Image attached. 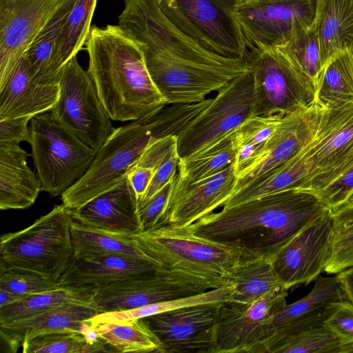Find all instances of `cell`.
I'll return each instance as SVG.
<instances>
[{
  "instance_id": "42",
  "label": "cell",
  "mask_w": 353,
  "mask_h": 353,
  "mask_svg": "<svg viewBox=\"0 0 353 353\" xmlns=\"http://www.w3.org/2000/svg\"><path fill=\"white\" fill-rule=\"evenodd\" d=\"M172 183L173 181L148 201L138 206L140 232L148 230L159 223L172 190Z\"/></svg>"
},
{
  "instance_id": "34",
  "label": "cell",
  "mask_w": 353,
  "mask_h": 353,
  "mask_svg": "<svg viewBox=\"0 0 353 353\" xmlns=\"http://www.w3.org/2000/svg\"><path fill=\"white\" fill-rule=\"evenodd\" d=\"M94 325L114 353H161V343L144 319Z\"/></svg>"
},
{
  "instance_id": "27",
  "label": "cell",
  "mask_w": 353,
  "mask_h": 353,
  "mask_svg": "<svg viewBox=\"0 0 353 353\" xmlns=\"http://www.w3.org/2000/svg\"><path fill=\"white\" fill-rule=\"evenodd\" d=\"M75 0H62L57 11L25 52L33 78L43 85L58 84L63 64L60 44Z\"/></svg>"
},
{
  "instance_id": "28",
  "label": "cell",
  "mask_w": 353,
  "mask_h": 353,
  "mask_svg": "<svg viewBox=\"0 0 353 353\" xmlns=\"http://www.w3.org/2000/svg\"><path fill=\"white\" fill-rule=\"evenodd\" d=\"M314 25L325 71L353 46V0H318Z\"/></svg>"
},
{
  "instance_id": "18",
  "label": "cell",
  "mask_w": 353,
  "mask_h": 353,
  "mask_svg": "<svg viewBox=\"0 0 353 353\" xmlns=\"http://www.w3.org/2000/svg\"><path fill=\"white\" fill-rule=\"evenodd\" d=\"M62 0H0V83Z\"/></svg>"
},
{
  "instance_id": "6",
  "label": "cell",
  "mask_w": 353,
  "mask_h": 353,
  "mask_svg": "<svg viewBox=\"0 0 353 353\" xmlns=\"http://www.w3.org/2000/svg\"><path fill=\"white\" fill-rule=\"evenodd\" d=\"M134 235L159 266L202 276L228 279L242 261L254 256L239 247L199 236L188 226L157 225Z\"/></svg>"
},
{
  "instance_id": "40",
  "label": "cell",
  "mask_w": 353,
  "mask_h": 353,
  "mask_svg": "<svg viewBox=\"0 0 353 353\" xmlns=\"http://www.w3.org/2000/svg\"><path fill=\"white\" fill-rule=\"evenodd\" d=\"M23 353H94V347L77 330H63L42 333L27 338Z\"/></svg>"
},
{
  "instance_id": "51",
  "label": "cell",
  "mask_w": 353,
  "mask_h": 353,
  "mask_svg": "<svg viewBox=\"0 0 353 353\" xmlns=\"http://www.w3.org/2000/svg\"><path fill=\"white\" fill-rule=\"evenodd\" d=\"M351 55L353 57V46L348 50Z\"/></svg>"
},
{
  "instance_id": "12",
  "label": "cell",
  "mask_w": 353,
  "mask_h": 353,
  "mask_svg": "<svg viewBox=\"0 0 353 353\" xmlns=\"http://www.w3.org/2000/svg\"><path fill=\"white\" fill-rule=\"evenodd\" d=\"M254 79L252 116H285L303 110L315 94L279 48L250 54Z\"/></svg>"
},
{
  "instance_id": "37",
  "label": "cell",
  "mask_w": 353,
  "mask_h": 353,
  "mask_svg": "<svg viewBox=\"0 0 353 353\" xmlns=\"http://www.w3.org/2000/svg\"><path fill=\"white\" fill-rule=\"evenodd\" d=\"M314 101L327 109L353 103V57L349 51L341 54L327 67Z\"/></svg>"
},
{
  "instance_id": "30",
  "label": "cell",
  "mask_w": 353,
  "mask_h": 353,
  "mask_svg": "<svg viewBox=\"0 0 353 353\" xmlns=\"http://www.w3.org/2000/svg\"><path fill=\"white\" fill-rule=\"evenodd\" d=\"M285 116H254L245 120L233 133L234 168L236 179L261 159L266 145Z\"/></svg>"
},
{
  "instance_id": "8",
  "label": "cell",
  "mask_w": 353,
  "mask_h": 353,
  "mask_svg": "<svg viewBox=\"0 0 353 353\" xmlns=\"http://www.w3.org/2000/svg\"><path fill=\"white\" fill-rule=\"evenodd\" d=\"M240 0H155L179 30L205 50L223 57L249 59L235 14Z\"/></svg>"
},
{
  "instance_id": "52",
  "label": "cell",
  "mask_w": 353,
  "mask_h": 353,
  "mask_svg": "<svg viewBox=\"0 0 353 353\" xmlns=\"http://www.w3.org/2000/svg\"><path fill=\"white\" fill-rule=\"evenodd\" d=\"M241 1V0H240Z\"/></svg>"
},
{
  "instance_id": "49",
  "label": "cell",
  "mask_w": 353,
  "mask_h": 353,
  "mask_svg": "<svg viewBox=\"0 0 353 353\" xmlns=\"http://www.w3.org/2000/svg\"><path fill=\"white\" fill-rule=\"evenodd\" d=\"M24 296V295L18 294L0 288V308L14 304L21 300Z\"/></svg>"
},
{
  "instance_id": "2",
  "label": "cell",
  "mask_w": 353,
  "mask_h": 353,
  "mask_svg": "<svg viewBox=\"0 0 353 353\" xmlns=\"http://www.w3.org/2000/svg\"><path fill=\"white\" fill-rule=\"evenodd\" d=\"M326 208L316 195L290 189L210 212L188 227L199 236L272 259Z\"/></svg>"
},
{
  "instance_id": "48",
  "label": "cell",
  "mask_w": 353,
  "mask_h": 353,
  "mask_svg": "<svg viewBox=\"0 0 353 353\" xmlns=\"http://www.w3.org/2000/svg\"><path fill=\"white\" fill-rule=\"evenodd\" d=\"M345 299L353 303V266L336 274Z\"/></svg>"
},
{
  "instance_id": "50",
  "label": "cell",
  "mask_w": 353,
  "mask_h": 353,
  "mask_svg": "<svg viewBox=\"0 0 353 353\" xmlns=\"http://www.w3.org/2000/svg\"><path fill=\"white\" fill-rule=\"evenodd\" d=\"M343 204H353V190L350 192Z\"/></svg>"
},
{
  "instance_id": "19",
  "label": "cell",
  "mask_w": 353,
  "mask_h": 353,
  "mask_svg": "<svg viewBox=\"0 0 353 353\" xmlns=\"http://www.w3.org/2000/svg\"><path fill=\"white\" fill-rule=\"evenodd\" d=\"M236 181L234 163L196 182H190L176 172L170 199L158 225L188 226L193 223L223 207L234 194Z\"/></svg>"
},
{
  "instance_id": "38",
  "label": "cell",
  "mask_w": 353,
  "mask_h": 353,
  "mask_svg": "<svg viewBox=\"0 0 353 353\" xmlns=\"http://www.w3.org/2000/svg\"><path fill=\"white\" fill-rule=\"evenodd\" d=\"M330 211L331 250L324 272L337 274L353 266V204H343Z\"/></svg>"
},
{
  "instance_id": "44",
  "label": "cell",
  "mask_w": 353,
  "mask_h": 353,
  "mask_svg": "<svg viewBox=\"0 0 353 353\" xmlns=\"http://www.w3.org/2000/svg\"><path fill=\"white\" fill-rule=\"evenodd\" d=\"M353 190V163L319 195L330 209L343 204Z\"/></svg>"
},
{
  "instance_id": "7",
  "label": "cell",
  "mask_w": 353,
  "mask_h": 353,
  "mask_svg": "<svg viewBox=\"0 0 353 353\" xmlns=\"http://www.w3.org/2000/svg\"><path fill=\"white\" fill-rule=\"evenodd\" d=\"M32 156L42 190L56 197L80 179L96 152L58 121L52 113L30 120Z\"/></svg>"
},
{
  "instance_id": "35",
  "label": "cell",
  "mask_w": 353,
  "mask_h": 353,
  "mask_svg": "<svg viewBox=\"0 0 353 353\" xmlns=\"http://www.w3.org/2000/svg\"><path fill=\"white\" fill-rule=\"evenodd\" d=\"M229 134L202 150L179 159L178 173L190 182H196L221 172L234 163L232 134Z\"/></svg>"
},
{
  "instance_id": "3",
  "label": "cell",
  "mask_w": 353,
  "mask_h": 353,
  "mask_svg": "<svg viewBox=\"0 0 353 353\" xmlns=\"http://www.w3.org/2000/svg\"><path fill=\"white\" fill-rule=\"evenodd\" d=\"M86 50L87 71L112 120L141 119L168 105L150 75L141 48L118 25L92 26Z\"/></svg>"
},
{
  "instance_id": "46",
  "label": "cell",
  "mask_w": 353,
  "mask_h": 353,
  "mask_svg": "<svg viewBox=\"0 0 353 353\" xmlns=\"http://www.w3.org/2000/svg\"><path fill=\"white\" fill-rule=\"evenodd\" d=\"M32 116L0 120V143L30 141V131L28 123Z\"/></svg>"
},
{
  "instance_id": "32",
  "label": "cell",
  "mask_w": 353,
  "mask_h": 353,
  "mask_svg": "<svg viewBox=\"0 0 353 353\" xmlns=\"http://www.w3.org/2000/svg\"><path fill=\"white\" fill-rule=\"evenodd\" d=\"M97 289L60 286L25 296L19 301L0 308V324L23 320L65 303L92 304Z\"/></svg>"
},
{
  "instance_id": "23",
  "label": "cell",
  "mask_w": 353,
  "mask_h": 353,
  "mask_svg": "<svg viewBox=\"0 0 353 353\" xmlns=\"http://www.w3.org/2000/svg\"><path fill=\"white\" fill-rule=\"evenodd\" d=\"M59 94V83L43 85L33 78L24 53L0 83V120L51 110Z\"/></svg>"
},
{
  "instance_id": "41",
  "label": "cell",
  "mask_w": 353,
  "mask_h": 353,
  "mask_svg": "<svg viewBox=\"0 0 353 353\" xmlns=\"http://www.w3.org/2000/svg\"><path fill=\"white\" fill-rule=\"evenodd\" d=\"M60 287L59 283L34 271L8 268L1 271L0 288L21 295L45 292Z\"/></svg>"
},
{
  "instance_id": "31",
  "label": "cell",
  "mask_w": 353,
  "mask_h": 353,
  "mask_svg": "<svg viewBox=\"0 0 353 353\" xmlns=\"http://www.w3.org/2000/svg\"><path fill=\"white\" fill-rule=\"evenodd\" d=\"M71 234L74 256L114 254L157 265L143 250L134 234L86 227L73 221L71 225Z\"/></svg>"
},
{
  "instance_id": "14",
  "label": "cell",
  "mask_w": 353,
  "mask_h": 353,
  "mask_svg": "<svg viewBox=\"0 0 353 353\" xmlns=\"http://www.w3.org/2000/svg\"><path fill=\"white\" fill-rule=\"evenodd\" d=\"M254 79L250 70L218 91L210 103L177 135V151L185 158L234 132L252 116Z\"/></svg>"
},
{
  "instance_id": "1",
  "label": "cell",
  "mask_w": 353,
  "mask_h": 353,
  "mask_svg": "<svg viewBox=\"0 0 353 353\" xmlns=\"http://www.w3.org/2000/svg\"><path fill=\"white\" fill-rule=\"evenodd\" d=\"M118 26L141 48L150 75L168 105L194 103L251 69L248 59L223 57L179 30L155 0H124Z\"/></svg>"
},
{
  "instance_id": "36",
  "label": "cell",
  "mask_w": 353,
  "mask_h": 353,
  "mask_svg": "<svg viewBox=\"0 0 353 353\" xmlns=\"http://www.w3.org/2000/svg\"><path fill=\"white\" fill-rule=\"evenodd\" d=\"M315 93L321 83L325 70L315 25L296 33L279 47Z\"/></svg>"
},
{
  "instance_id": "11",
  "label": "cell",
  "mask_w": 353,
  "mask_h": 353,
  "mask_svg": "<svg viewBox=\"0 0 353 353\" xmlns=\"http://www.w3.org/2000/svg\"><path fill=\"white\" fill-rule=\"evenodd\" d=\"M318 0H241L235 14L250 54L284 46L315 21Z\"/></svg>"
},
{
  "instance_id": "33",
  "label": "cell",
  "mask_w": 353,
  "mask_h": 353,
  "mask_svg": "<svg viewBox=\"0 0 353 353\" xmlns=\"http://www.w3.org/2000/svg\"><path fill=\"white\" fill-rule=\"evenodd\" d=\"M228 279L234 283V290L230 302L227 303H250L272 289L283 286L272 259L262 256L245 259Z\"/></svg>"
},
{
  "instance_id": "21",
  "label": "cell",
  "mask_w": 353,
  "mask_h": 353,
  "mask_svg": "<svg viewBox=\"0 0 353 353\" xmlns=\"http://www.w3.org/2000/svg\"><path fill=\"white\" fill-rule=\"evenodd\" d=\"M162 268L141 259L119 254L74 255L58 283L60 286L97 289L113 282L153 274Z\"/></svg>"
},
{
  "instance_id": "26",
  "label": "cell",
  "mask_w": 353,
  "mask_h": 353,
  "mask_svg": "<svg viewBox=\"0 0 353 353\" xmlns=\"http://www.w3.org/2000/svg\"><path fill=\"white\" fill-rule=\"evenodd\" d=\"M28 153L19 143H0V210L26 209L42 187L27 164Z\"/></svg>"
},
{
  "instance_id": "9",
  "label": "cell",
  "mask_w": 353,
  "mask_h": 353,
  "mask_svg": "<svg viewBox=\"0 0 353 353\" xmlns=\"http://www.w3.org/2000/svg\"><path fill=\"white\" fill-rule=\"evenodd\" d=\"M211 277L163 268L150 274L113 282L97 288L92 306L101 312L121 311L202 293L225 285Z\"/></svg>"
},
{
  "instance_id": "47",
  "label": "cell",
  "mask_w": 353,
  "mask_h": 353,
  "mask_svg": "<svg viewBox=\"0 0 353 353\" xmlns=\"http://www.w3.org/2000/svg\"><path fill=\"white\" fill-rule=\"evenodd\" d=\"M156 170L141 166H135L128 174L127 176L132 185L138 201H139L147 192Z\"/></svg>"
},
{
  "instance_id": "45",
  "label": "cell",
  "mask_w": 353,
  "mask_h": 353,
  "mask_svg": "<svg viewBox=\"0 0 353 353\" xmlns=\"http://www.w3.org/2000/svg\"><path fill=\"white\" fill-rule=\"evenodd\" d=\"M179 159L176 145L156 170L147 192L138 201V206L148 201L174 180L178 170Z\"/></svg>"
},
{
  "instance_id": "29",
  "label": "cell",
  "mask_w": 353,
  "mask_h": 353,
  "mask_svg": "<svg viewBox=\"0 0 353 353\" xmlns=\"http://www.w3.org/2000/svg\"><path fill=\"white\" fill-rule=\"evenodd\" d=\"M353 353V342L342 339L325 323L296 332L274 333L260 353Z\"/></svg>"
},
{
  "instance_id": "13",
  "label": "cell",
  "mask_w": 353,
  "mask_h": 353,
  "mask_svg": "<svg viewBox=\"0 0 353 353\" xmlns=\"http://www.w3.org/2000/svg\"><path fill=\"white\" fill-rule=\"evenodd\" d=\"M303 152L310 176L299 190L319 196L353 163V103L321 107L316 130Z\"/></svg>"
},
{
  "instance_id": "39",
  "label": "cell",
  "mask_w": 353,
  "mask_h": 353,
  "mask_svg": "<svg viewBox=\"0 0 353 353\" xmlns=\"http://www.w3.org/2000/svg\"><path fill=\"white\" fill-rule=\"evenodd\" d=\"M97 0H75L63 28L60 54L63 64L77 55L86 43Z\"/></svg>"
},
{
  "instance_id": "10",
  "label": "cell",
  "mask_w": 353,
  "mask_h": 353,
  "mask_svg": "<svg viewBox=\"0 0 353 353\" xmlns=\"http://www.w3.org/2000/svg\"><path fill=\"white\" fill-rule=\"evenodd\" d=\"M59 87V98L50 112L97 152L115 128L93 80L79 63L77 55L63 67Z\"/></svg>"
},
{
  "instance_id": "15",
  "label": "cell",
  "mask_w": 353,
  "mask_h": 353,
  "mask_svg": "<svg viewBox=\"0 0 353 353\" xmlns=\"http://www.w3.org/2000/svg\"><path fill=\"white\" fill-rule=\"evenodd\" d=\"M287 292L279 286L250 303H224L212 353H260L272 317L287 304Z\"/></svg>"
},
{
  "instance_id": "17",
  "label": "cell",
  "mask_w": 353,
  "mask_h": 353,
  "mask_svg": "<svg viewBox=\"0 0 353 353\" xmlns=\"http://www.w3.org/2000/svg\"><path fill=\"white\" fill-rule=\"evenodd\" d=\"M208 303L144 318L161 343V353H212L220 309Z\"/></svg>"
},
{
  "instance_id": "5",
  "label": "cell",
  "mask_w": 353,
  "mask_h": 353,
  "mask_svg": "<svg viewBox=\"0 0 353 353\" xmlns=\"http://www.w3.org/2000/svg\"><path fill=\"white\" fill-rule=\"evenodd\" d=\"M72 210L55 205L27 228L1 236V271L19 268L57 281L74 256Z\"/></svg>"
},
{
  "instance_id": "16",
  "label": "cell",
  "mask_w": 353,
  "mask_h": 353,
  "mask_svg": "<svg viewBox=\"0 0 353 353\" xmlns=\"http://www.w3.org/2000/svg\"><path fill=\"white\" fill-rule=\"evenodd\" d=\"M332 217L326 208L310 221L272 259L283 288L314 281L324 272L330 255Z\"/></svg>"
},
{
  "instance_id": "22",
  "label": "cell",
  "mask_w": 353,
  "mask_h": 353,
  "mask_svg": "<svg viewBox=\"0 0 353 353\" xmlns=\"http://www.w3.org/2000/svg\"><path fill=\"white\" fill-rule=\"evenodd\" d=\"M137 210V197L126 176L110 189L72 210V218L86 227L136 234L141 231Z\"/></svg>"
},
{
  "instance_id": "20",
  "label": "cell",
  "mask_w": 353,
  "mask_h": 353,
  "mask_svg": "<svg viewBox=\"0 0 353 353\" xmlns=\"http://www.w3.org/2000/svg\"><path fill=\"white\" fill-rule=\"evenodd\" d=\"M320 113L321 107L314 100L306 109L285 115L268 141L259 161L236 179L234 192L281 165L302 148L313 137Z\"/></svg>"
},
{
  "instance_id": "43",
  "label": "cell",
  "mask_w": 353,
  "mask_h": 353,
  "mask_svg": "<svg viewBox=\"0 0 353 353\" xmlns=\"http://www.w3.org/2000/svg\"><path fill=\"white\" fill-rule=\"evenodd\" d=\"M324 323L342 339L353 342V303L346 299L334 303Z\"/></svg>"
},
{
  "instance_id": "24",
  "label": "cell",
  "mask_w": 353,
  "mask_h": 353,
  "mask_svg": "<svg viewBox=\"0 0 353 353\" xmlns=\"http://www.w3.org/2000/svg\"><path fill=\"white\" fill-rule=\"evenodd\" d=\"M344 299L345 296L337 275L319 276L307 295L286 304L272 317L268 336L274 333L292 332L323 324L334 303Z\"/></svg>"
},
{
  "instance_id": "25",
  "label": "cell",
  "mask_w": 353,
  "mask_h": 353,
  "mask_svg": "<svg viewBox=\"0 0 353 353\" xmlns=\"http://www.w3.org/2000/svg\"><path fill=\"white\" fill-rule=\"evenodd\" d=\"M92 304L65 303L36 316L0 324V336L10 352H16L24 340L34 335L63 330L81 333L84 324L99 314Z\"/></svg>"
},
{
  "instance_id": "4",
  "label": "cell",
  "mask_w": 353,
  "mask_h": 353,
  "mask_svg": "<svg viewBox=\"0 0 353 353\" xmlns=\"http://www.w3.org/2000/svg\"><path fill=\"white\" fill-rule=\"evenodd\" d=\"M208 104L205 99L166 105L115 128L87 172L62 194V203L74 210L114 186L135 167L149 145L159 139L177 136Z\"/></svg>"
}]
</instances>
